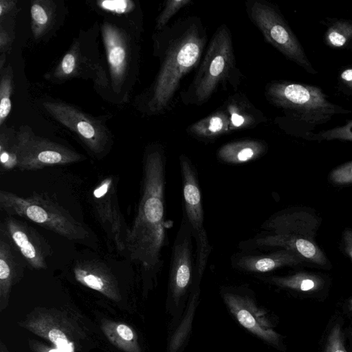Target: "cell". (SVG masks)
<instances>
[{"label": "cell", "mask_w": 352, "mask_h": 352, "mask_svg": "<svg viewBox=\"0 0 352 352\" xmlns=\"http://www.w3.org/2000/svg\"><path fill=\"white\" fill-rule=\"evenodd\" d=\"M152 40L159 69L150 85L133 102L136 110L148 117L162 116L173 109L182 80L201 61L208 33L201 19L190 15L155 31Z\"/></svg>", "instance_id": "cell-1"}, {"label": "cell", "mask_w": 352, "mask_h": 352, "mask_svg": "<svg viewBox=\"0 0 352 352\" xmlns=\"http://www.w3.org/2000/svg\"><path fill=\"white\" fill-rule=\"evenodd\" d=\"M165 166L162 145H147L143 157L141 196L126 238V255L139 267L145 279H155L163 264L162 252L166 243Z\"/></svg>", "instance_id": "cell-2"}, {"label": "cell", "mask_w": 352, "mask_h": 352, "mask_svg": "<svg viewBox=\"0 0 352 352\" xmlns=\"http://www.w3.org/2000/svg\"><path fill=\"white\" fill-rule=\"evenodd\" d=\"M109 82L108 100L129 101L140 74V45L143 32L124 21L106 16L100 25Z\"/></svg>", "instance_id": "cell-3"}, {"label": "cell", "mask_w": 352, "mask_h": 352, "mask_svg": "<svg viewBox=\"0 0 352 352\" xmlns=\"http://www.w3.org/2000/svg\"><path fill=\"white\" fill-rule=\"evenodd\" d=\"M319 226L312 214L299 210L288 209L278 212L261 226L267 231L239 244L243 251L278 248L290 251L303 261L324 266L327 259L315 241Z\"/></svg>", "instance_id": "cell-4"}, {"label": "cell", "mask_w": 352, "mask_h": 352, "mask_svg": "<svg viewBox=\"0 0 352 352\" xmlns=\"http://www.w3.org/2000/svg\"><path fill=\"white\" fill-rule=\"evenodd\" d=\"M244 78L238 68L230 28L221 24L214 32L190 84L179 92L185 105L201 106L221 87L234 91Z\"/></svg>", "instance_id": "cell-5"}, {"label": "cell", "mask_w": 352, "mask_h": 352, "mask_svg": "<svg viewBox=\"0 0 352 352\" xmlns=\"http://www.w3.org/2000/svg\"><path fill=\"white\" fill-rule=\"evenodd\" d=\"M264 95L272 105L283 112L284 116L274 121L283 130L294 125L313 129L336 115L352 112L330 102L322 90L314 85L273 80L266 84Z\"/></svg>", "instance_id": "cell-6"}, {"label": "cell", "mask_w": 352, "mask_h": 352, "mask_svg": "<svg viewBox=\"0 0 352 352\" xmlns=\"http://www.w3.org/2000/svg\"><path fill=\"white\" fill-rule=\"evenodd\" d=\"M98 32L100 25L80 32L44 78L52 83H63L74 78L91 79L96 91L108 100V76L105 59L100 55L97 43Z\"/></svg>", "instance_id": "cell-7"}, {"label": "cell", "mask_w": 352, "mask_h": 352, "mask_svg": "<svg viewBox=\"0 0 352 352\" xmlns=\"http://www.w3.org/2000/svg\"><path fill=\"white\" fill-rule=\"evenodd\" d=\"M0 208L8 215L26 219L69 240H88V230L67 211L44 195L24 197L0 190Z\"/></svg>", "instance_id": "cell-8"}, {"label": "cell", "mask_w": 352, "mask_h": 352, "mask_svg": "<svg viewBox=\"0 0 352 352\" xmlns=\"http://www.w3.org/2000/svg\"><path fill=\"white\" fill-rule=\"evenodd\" d=\"M267 121L244 94L234 93L206 117L186 129L192 138L205 143L237 131L250 129Z\"/></svg>", "instance_id": "cell-9"}, {"label": "cell", "mask_w": 352, "mask_h": 352, "mask_svg": "<svg viewBox=\"0 0 352 352\" xmlns=\"http://www.w3.org/2000/svg\"><path fill=\"white\" fill-rule=\"evenodd\" d=\"M245 6L249 19L269 44L305 72L317 74L301 43L275 5L266 0H248Z\"/></svg>", "instance_id": "cell-10"}, {"label": "cell", "mask_w": 352, "mask_h": 352, "mask_svg": "<svg viewBox=\"0 0 352 352\" xmlns=\"http://www.w3.org/2000/svg\"><path fill=\"white\" fill-rule=\"evenodd\" d=\"M43 109L57 122L74 134L98 159L104 157L113 144V136L103 117L89 115L78 107L56 99L41 101Z\"/></svg>", "instance_id": "cell-11"}, {"label": "cell", "mask_w": 352, "mask_h": 352, "mask_svg": "<svg viewBox=\"0 0 352 352\" xmlns=\"http://www.w3.org/2000/svg\"><path fill=\"white\" fill-rule=\"evenodd\" d=\"M179 159L182 179L183 216L196 243L194 282L200 283L212 247L204 227L201 195L196 170L185 154H182Z\"/></svg>", "instance_id": "cell-12"}, {"label": "cell", "mask_w": 352, "mask_h": 352, "mask_svg": "<svg viewBox=\"0 0 352 352\" xmlns=\"http://www.w3.org/2000/svg\"><path fill=\"white\" fill-rule=\"evenodd\" d=\"M17 168L30 170L66 165L84 160V156L63 144L38 135L26 125L16 131Z\"/></svg>", "instance_id": "cell-13"}, {"label": "cell", "mask_w": 352, "mask_h": 352, "mask_svg": "<svg viewBox=\"0 0 352 352\" xmlns=\"http://www.w3.org/2000/svg\"><path fill=\"white\" fill-rule=\"evenodd\" d=\"M19 324L61 352H75L77 341L85 336L74 320L55 309H35Z\"/></svg>", "instance_id": "cell-14"}, {"label": "cell", "mask_w": 352, "mask_h": 352, "mask_svg": "<svg viewBox=\"0 0 352 352\" xmlns=\"http://www.w3.org/2000/svg\"><path fill=\"white\" fill-rule=\"evenodd\" d=\"M116 181L111 175L102 179L92 191L91 203L109 245H113L120 254H126L129 228L118 205Z\"/></svg>", "instance_id": "cell-15"}, {"label": "cell", "mask_w": 352, "mask_h": 352, "mask_svg": "<svg viewBox=\"0 0 352 352\" xmlns=\"http://www.w3.org/2000/svg\"><path fill=\"white\" fill-rule=\"evenodd\" d=\"M192 234L188 223L183 216L171 252L168 297L175 309L184 300L195 278V265L192 254Z\"/></svg>", "instance_id": "cell-16"}, {"label": "cell", "mask_w": 352, "mask_h": 352, "mask_svg": "<svg viewBox=\"0 0 352 352\" xmlns=\"http://www.w3.org/2000/svg\"><path fill=\"white\" fill-rule=\"evenodd\" d=\"M0 232L30 267L47 268L46 259L51 253L50 247L33 228L8 215L1 223Z\"/></svg>", "instance_id": "cell-17"}, {"label": "cell", "mask_w": 352, "mask_h": 352, "mask_svg": "<svg viewBox=\"0 0 352 352\" xmlns=\"http://www.w3.org/2000/svg\"><path fill=\"white\" fill-rule=\"evenodd\" d=\"M223 296L230 311L241 326L264 341L278 344L279 335L274 331L265 314L248 296L231 292H224Z\"/></svg>", "instance_id": "cell-18"}, {"label": "cell", "mask_w": 352, "mask_h": 352, "mask_svg": "<svg viewBox=\"0 0 352 352\" xmlns=\"http://www.w3.org/2000/svg\"><path fill=\"white\" fill-rule=\"evenodd\" d=\"M75 279L82 285L96 290L107 298L120 301L118 281L104 263L98 261H82L74 267Z\"/></svg>", "instance_id": "cell-19"}, {"label": "cell", "mask_w": 352, "mask_h": 352, "mask_svg": "<svg viewBox=\"0 0 352 352\" xmlns=\"http://www.w3.org/2000/svg\"><path fill=\"white\" fill-rule=\"evenodd\" d=\"M66 14L65 6L60 1H31V30L34 41L48 39L60 27Z\"/></svg>", "instance_id": "cell-20"}, {"label": "cell", "mask_w": 352, "mask_h": 352, "mask_svg": "<svg viewBox=\"0 0 352 352\" xmlns=\"http://www.w3.org/2000/svg\"><path fill=\"white\" fill-rule=\"evenodd\" d=\"M303 260L283 249L266 254H239L233 256V267L249 273H265L285 266L300 264Z\"/></svg>", "instance_id": "cell-21"}, {"label": "cell", "mask_w": 352, "mask_h": 352, "mask_svg": "<svg viewBox=\"0 0 352 352\" xmlns=\"http://www.w3.org/2000/svg\"><path fill=\"white\" fill-rule=\"evenodd\" d=\"M15 250L10 243L1 236L0 239V311L8 305L12 286L22 275V267L16 260Z\"/></svg>", "instance_id": "cell-22"}, {"label": "cell", "mask_w": 352, "mask_h": 352, "mask_svg": "<svg viewBox=\"0 0 352 352\" xmlns=\"http://www.w3.org/2000/svg\"><path fill=\"white\" fill-rule=\"evenodd\" d=\"M267 150V144L264 140L245 139L222 145L217 152V157L222 162L239 164L257 160Z\"/></svg>", "instance_id": "cell-23"}, {"label": "cell", "mask_w": 352, "mask_h": 352, "mask_svg": "<svg viewBox=\"0 0 352 352\" xmlns=\"http://www.w3.org/2000/svg\"><path fill=\"white\" fill-rule=\"evenodd\" d=\"M94 7L106 16L130 23L144 32L143 14L140 6L132 0H98Z\"/></svg>", "instance_id": "cell-24"}, {"label": "cell", "mask_w": 352, "mask_h": 352, "mask_svg": "<svg viewBox=\"0 0 352 352\" xmlns=\"http://www.w3.org/2000/svg\"><path fill=\"white\" fill-rule=\"evenodd\" d=\"M101 329L109 341L119 349L124 352H141L138 335L128 324L104 320Z\"/></svg>", "instance_id": "cell-25"}, {"label": "cell", "mask_w": 352, "mask_h": 352, "mask_svg": "<svg viewBox=\"0 0 352 352\" xmlns=\"http://www.w3.org/2000/svg\"><path fill=\"white\" fill-rule=\"evenodd\" d=\"M268 280L280 287L298 292H315L320 289L323 285L322 280L319 276L305 272L287 276H272Z\"/></svg>", "instance_id": "cell-26"}, {"label": "cell", "mask_w": 352, "mask_h": 352, "mask_svg": "<svg viewBox=\"0 0 352 352\" xmlns=\"http://www.w3.org/2000/svg\"><path fill=\"white\" fill-rule=\"evenodd\" d=\"M324 41L332 48H344L352 42V21L338 19L327 29Z\"/></svg>", "instance_id": "cell-27"}, {"label": "cell", "mask_w": 352, "mask_h": 352, "mask_svg": "<svg viewBox=\"0 0 352 352\" xmlns=\"http://www.w3.org/2000/svg\"><path fill=\"white\" fill-rule=\"evenodd\" d=\"M16 131L11 129L1 128L0 134V162L1 172L17 168L15 153Z\"/></svg>", "instance_id": "cell-28"}, {"label": "cell", "mask_w": 352, "mask_h": 352, "mask_svg": "<svg viewBox=\"0 0 352 352\" xmlns=\"http://www.w3.org/2000/svg\"><path fill=\"white\" fill-rule=\"evenodd\" d=\"M1 72L0 80V126H3L12 109L11 96L13 91V71L10 65Z\"/></svg>", "instance_id": "cell-29"}, {"label": "cell", "mask_w": 352, "mask_h": 352, "mask_svg": "<svg viewBox=\"0 0 352 352\" xmlns=\"http://www.w3.org/2000/svg\"><path fill=\"white\" fill-rule=\"evenodd\" d=\"M192 2L191 0H167L155 20V30L160 31L168 25L171 18L181 9Z\"/></svg>", "instance_id": "cell-30"}, {"label": "cell", "mask_w": 352, "mask_h": 352, "mask_svg": "<svg viewBox=\"0 0 352 352\" xmlns=\"http://www.w3.org/2000/svg\"><path fill=\"white\" fill-rule=\"evenodd\" d=\"M311 140H342L352 142V120L346 124L330 129L311 134Z\"/></svg>", "instance_id": "cell-31"}, {"label": "cell", "mask_w": 352, "mask_h": 352, "mask_svg": "<svg viewBox=\"0 0 352 352\" xmlns=\"http://www.w3.org/2000/svg\"><path fill=\"white\" fill-rule=\"evenodd\" d=\"M329 179L336 185L352 184V161L334 168L330 173Z\"/></svg>", "instance_id": "cell-32"}, {"label": "cell", "mask_w": 352, "mask_h": 352, "mask_svg": "<svg viewBox=\"0 0 352 352\" xmlns=\"http://www.w3.org/2000/svg\"><path fill=\"white\" fill-rule=\"evenodd\" d=\"M324 352H348L344 347L342 333L339 324L331 329L326 344Z\"/></svg>", "instance_id": "cell-33"}, {"label": "cell", "mask_w": 352, "mask_h": 352, "mask_svg": "<svg viewBox=\"0 0 352 352\" xmlns=\"http://www.w3.org/2000/svg\"><path fill=\"white\" fill-rule=\"evenodd\" d=\"M11 26L6 27L3 24H0V52L1 57L6 58V53L9 50L12 40L13 31H11Z\"/></svg>", "instance_id": "cell-34"}, {"label": "cell", "mask_w": 352, "mask_h": 352, "mask_svg": "<svg viewBox=\"0 0 352 352\" xmlns=\"http://www.w3.org/2000/svg\"><path fill=\"white\" fill-rule=\"evenodd\" d=\"M16 1H0V21L11 19L12 12L16 11Z\"/></svg>", "instance_id": "cell-35"}, {"label": "cell", "mask_w": 352, "mask_h": 352, "mask_svg": "<svg viewBox=\"0 0 352 352\" xmlns=\"http://www.w3.org/2000/svg\"><path fill=\"white\" fill-rule=\"evenodd\" d=\"M29 344L33 352H61L56 347L47 346L36 340L30 341Z\"/></svg>", "instance_id": "cell-36"}, {"label": "cell", "mask_w": 352, "mask_h": 352, "mask_svg": "<svg viewBox=\"0 0 352 352\" xmlns=\"http://www.w3.org/2000/svg\"><path fill=\"white\" fill-rule=\"evenodd\" d=\"M343 241L344 249L347 254L352 260V230L350 228L345 229L343 233Z\"/></svg>", "instance_id": "cell-37"}, {"label": "cell", "mask_w": 352, "mask_h": 352, "mask_svg": "<svg viewBox=\"0 0 352 352\" xmlns=\"http://www.w3.org/2000/svg\"><path fill=\"white\" fill-rule=\"evenodd\" d=\"M342 82L352 90V68L344 69L340 76Z\"/></svg>", "instance_id": "cell-38"}, {"label": "cell", "mask_w": 352, "mask_h": 352, "mask_svg": "<svg viewBox=\"0 0 352 352\" xmlns=\"http://www.w3.org/2000/svg\"><path fill=\"white\" fill-rule=\"evenodd\" d=\"M0 352H9L6 346L3 344V342L0 343Z\"/></svg>", "instance_id": "cell-39"}, {"label": "cell", "mask_w": 352, "mask_h": 352, "mask_svg": "<svg viewBox=\"0 0 352 352\" xmlns=\"http://www.w3.org/2000/svg\"><path fill=\"white\" fill-rule=\"evenodd\" d=\"M351 308H352V300H351Z\"/></svg>", "instance_id": "cell-40"}]
</instances>
